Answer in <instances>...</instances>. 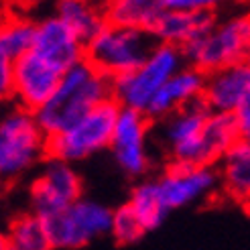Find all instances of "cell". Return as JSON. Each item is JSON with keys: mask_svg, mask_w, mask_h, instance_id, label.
Returning a JSON list of instances; mask_svg holds the SVG:
<instances>
[{"mask_svg": "<svg viewBox=\"0 0 250 250\" xmlns=\"http://www.w3.org/2000/svg\"><path fill=\"white\" fill-rule=\"evenodd\" d=\"M108 98H112V80L82 59L63 71L53 96L35 112V116L47 136H51Z\"/></svg>", "mask_w": 250, "mask_h": 250, "instance_id": "6da1fadb", "label": "cell"}, {"mask_svg": "<svg viewBox=\"0 0 250 250\" xmlns=\"http://www.w3.org/2000/svg\"><path fill=\"white\" fill-rule=\"evenodd\" d=\"M49 136L27 108L12 110L0 120V181L12 183L47 157Z\"/></svg>", "mask_w": 250, "mask_h": 250, "instance_id": "7a4b0ae2", "label": "cell"}, {"mask_svg": "<svg viewBox=\"0 0 250 250\" xmlns=\"http://www.w3.org/2000/svg\"><path fill=\"white\" fill-rule=\"evenodd\" d=\"M157 39L151 31L106 22L85 41L83 59L106 78L116 80L139 67L151 53Z\"/></svg>", "mask_w": 250, "mask_h": 250, "instance_id": "3957f363", "label": "cell"}, {"mask_svg": "<svg viewBox=\"0 0 250 250\" xmlns=\"http://www.w3.org/2000/svg\"><path fill=\"white\" fill-rule=\"evenodd\" d=\"M185 61L204 73L224 65L246 61L250 53V10L214 19L209 29L193 43L183 47Z\"/></svg>", "mask_w": 250, "mask_h": 250, "instance_id": "277c9868", "label": "cell"}, {"mask_svg": "<svg viewBox=\"0 0 250 250\" xmlns=\"http://www.w3.org/2000/svg\"><path fill=\"white\" fill-rule=\"evenodd\" d=\"M120 108L122 106L114 100V96L100 102L87 114L69 124L67 128L49 136L47 157L67 161V163H78V161L106 151L110 146Z\"/></svg>", "mask_w": 250, "mask_h": 250, "instance_id": "5b68a950", "label": "cell"}, {"mask_svg": "<svg viewBox=\"0 0 250 250\" xmlns=\"http://www.w3.org/2000/svg\"><path fill=\"white\" fill-rule=\"evenodd\" d=\"M185 63L187 61L181 47L157 41L139 67L112 80V96L122 108L146 112L155 94Z\"/></svg>", "mask_w": 250, "mask_h": 250, "instance_id": "8992f818", "label": "cell"}, {"mask_svg": "<svg viewBox=\"0 0 250 250\" xmlns=\"http://www.w3.org/2000/svg\"><path fill=\"white\" fill-rule=\"evenodd\" d=\"M208 116V106L202 100H195L159 120V141L171 163L214 165L206 143Z\"/></svg>", "mask_w": 250, "mask_h": 250, "instance_id": "52a82bcc", "label": "cell"}, {"mask_svg": "<svg viewBox=\"0 0 250 250\" xmlns=\"http://www.w3.org/2000/svg\"><path fill=\"white\" fill-rule=\"evenodd\" d=\"M112 211L108 206L94 199L78 197L67 208L45 218L51 248L76 250L104 238L112 228Z\"/></svg>", "mask_w": 250, "mask_h": 250, "instance_id": "ba28073f", "label": "cell"}, {"mask_svg": "<svg viewBox=\"0 0 250 250\" xmlns=\"http://www.w3.org/2000/svg\"><path fill=\"white\" fill-rule=\"evenodd\" d=\"M145 112L132 108H120L114 132L110 139V151L118 167L130 175L141 177L151 167V151H148V130L151 124Z\"/></svg>", "mask_w": 250, "mask_h": 250, "instance_id": "9c48e42d", "label": "cell"}, {"mask_svg": "<svg viewBox=\"0 0 250 250\" xmlns=\"http://www.w3.org/2000/svg\"><path fill=\"white\" fill-rule=\"evenodd\" d=\"M159 191L169 209L204 202L220 187V173L214 165L171 163L157 179Z\"/></svg>", "mask_w": 250, "mask_h": 250, "instance_id": "30bf717a", "label": "cell"}, {"mask_svg": "<svg viewBox=\"0 0 250 250\" xmlns=\"http://www.w3.org/2000/svg\"><path fill=\"white\" fill-rule=\"evenodd\" d=\"M65 69L55 65L41 53L29 49L27 53L15 59L12 69V98L19 100L21 108L37 112L49 98L53 96L55 87Z\"/></svg>", "mask_w": 250, "mask_h": 250, "instance_id": "8fae6325", "label": "cell"}, {"mask_svg": "<svg viewBox=\"0 0 250 250\" xmlns=\"http://www.w3.org/2000/svg\"><path fill=\"white\" fill-rule=\"evenodd\" d=\"M82 197V179L71 163L49 157L31 185L33 211L47 218Z\"/></svg>", "mask_w": 250, "mask_h": 250, "instance_id": "7c38bea8", "label": "cell"}, {"mask_svg": "<svg viewBox=\"0 0 250 250\" xmlns=\"http://www.w3.org/2000/svg\"><path fill=\"white\" fill-rule=\"evenodd\" d=\"M250 94V67L246 61L224 65L206 73L202 102L209 112L234 114L242 100Z\"/></svg>", "mask_w": 250, "mask_h": 250, "instance_id": "4fadbf2b", "label": "cell"}, {"mask_svg": "<svg viewBox=\"0 0 250 250\" xmlns=\"http://www.w3.org/2000/svg\"><path fill=\"white\" fill-rule=\"evenodd\" d=\"M31 49L47 57L49 61H53L61 69H67L83 59L85 41L73 33L59 17L53 15L37 22Z\"/></svg>", "mask_w": 250, "mask_h": 250, "instance_id": "5bb4252c", "label": "cell"}, {"mask_svg": "<svg viewBox=\"0 0 250 250\" xmlns=\"http://www.w3.org/2000/svg\"><path fill=\"white\" fill-rule=\"evenodd\" d=\"M204 82H206V73L202 69L185 63L155 94L145 114L151 120H161L163 116L171 114V112L191 104L195 100H202Z\"/></svg>", "mask_w": 250, "mask_h": 250, "instance_id": "9a60e30c", "label": "cell"}, {"mask_svg": "<svg viewBox=\"0 0 250 250\" xmlns=\"http://www.w3.org/2000/svg\"><path fill=\"white\" fill-rule=\"evenodd\" d=\"M214 12H185L167 8L155 24L153 35L161 43L177 45L183 49L193 43L197 37H202L214 22Z\"/></svg>", "mask_w": 250, "mask_h": 250, "instance_id": "2e32d148", "label": "cell"}, {"mask_svg": "<svg viewBox=\"0 0 250 250\" xmlns=\"http://www.w3.org/2000/svg\"><path fill=\"white\" fill-rule=\"evenodd\" d=\"M220 185L232 199L250 208V141H238L220 159Z\"/></svg>", "mask_w": 250, "mask_h": 250, "instance_id": "e0dca14e", "label": "cell"}, {"mask_svg": "<svg viewBox=\"0 0 250 250\" xmlns=\"http://www.w3.org/2000/svg\"><path fill=\"white\" fill-rule=\"evenodd\" d=\"M104 10L108 22L153 33L167 10V0H106Z\"/></svg>", "mask_w": 250, "mask_h": 250, "instance_id": "ac0fdd59", "label": "cell"}, {"mask_svg": "<svg viewBox=\"0 0 250 250\" xmlns=\"http://www.w3.org/2000/svg\"><path fill=\"white\" fill-rule=\"evenodd\" d=\"M55 17H59L83 41L94 37L108 22L100 0H57Z\"/></svg>", "mask_w": 250, "mask_h": 250, "instance_id": "d6986e66", "label": "cell"}, {"mask_svg": "<svg viewBox=\"0 0 250 250\" xmlns=\"http://www.w3.org/2000/svg\"><path fill=\"white\" fill-rule=\"evenodd\" d=\"M6 238H8V248L12 250H49L51 248L45 218L39 216L37 211L17 216L8 224Z\"/></svg>", "mask_w": 250, "mask_h": 250, "instance_id": "ffe728a7", "label": "cell"}, {"mask_svg": "<svg viewBox=\"0 0 250 250\" xmlns=\"http://www.w3.org/2000/svg\"><path fill=\"white\" fill-rule=\"evenodd\" d=\"M128 206L132 208L134 214L139 216V220H141V224L145 226L146 232L159 228L161 224L165 222L167 214L171 211L165 204L163 195H161V191H159L157 179L143 181V183L136 185L132 189V193H130Z\"/></svg>", "mask_w": 250, "mask_h": 250, "instance_id": "44dd1931", "label": "cell"}, {"mask_svg": "<svg viewBox=\"0 0 250 250\" xmlns=\"http://www.w3.org/2000/svg\"><path fill=\"white\" fill-rule=\"evenodd\" d=\"M37 22L24 17H6L0 21V49L10 57H21L33 47Z\"/></svg>", "mask_w": 250, "mask_h": 250, "instance_id": "7402d4cb", "label": "cell"}, {"mask_svg": "<svg viewBox=\"0 0 250 250\" xmlns=\"http://www.w3.org/2000/svg\"><path fill=\"white\" fill-rule=\"evenodd\" d=\"M145 234H146V230H145V226L141 224L139 216H136L134 211H132V208L128 206V202L112 211L110 236L118 244H124V246L134 244V242H139Z\"/></svg>", "mask_w": 250, "mask_h": 250, "instance_id": "603a6c76", "label": "cell"}, {"mask_svg": "<svg viewBox=\"0 0 250 250\" xmlns=\"http://www.w3.org/2000/svg\"><path fill=\"white\" fill-rule=\"evenodd\" d=\"M12 69H15V57L0 49V104L12 98Z\"/></svg>", "mask_w": 250, "mask_h": 250, "instance_id": "cb8c5ba5", "label": "cell"}, {"mask_svg": "<svg viewBox=\"0 0 250 250\" xmlns=\"http://www.w3.org/2000/svg\"><path fill=\"white\" fill-rule=\"evenodd\" d=\"M222 0H167V8L185 12H214Z\"/></svg>", "mask_w": 250, "mask_h": 250, "instance_id": "d4e9b609", "label": "cell"}, {"mask_svg": "<svg viewBox=\"0 0 250 250\" xmlns=\"http://www.w3.org/2000/svg\"><path fill=\"white\" fill-rule=\"evenodd\" d=\"M234 120H236V126H238L240 139L242 141H250V94L242 100V104L236 108Z\"/></svg>", "mask_w": 250, "mask_h": 250, "instance_id": "484cf974", "label": "cell"}, {"mask_svg": "<svg viewBox=\"0 0 250 250\" xmlns=\"http://www.w3.org/2000/svg\"><path fill=\"white\" fill-rule=\"evenodd\" d=\"M12 2L19 4V6H37V4L47 2V0H12Z\"/></svg>", "mask_w": 250, "mask_h": 250, "instance_id": "4316f807", "label": "cell"}, {"mask_svg": "<svg viewBox=\"0 0 250 250\" xmlns=\"http://www.w3.org/2000/svg\"><path fill=\"white\" fill-rule=\"evenodd\" d=\"M0 250H8V238L4 230H0Z\"/></svg>", "mask_w": 250, "mask_h": 250, "instance_id": "83f0119b", "label": "cell"}, {"mask_svg": "<svg viewBox=\"0 0 250 250\" xmlns=\"http://www.w3.org/2000/svg\"><path fill=\"white\" fill-rule=\"evenodd\" d=\"M246 63H248V67H250V53H248V57H246Z\"/></svg>", "mask_w": 250, "mask_h": 250, "instance_id": "f1b7e54d", "label": "cell"}, {"mask_svg": "<svg viewBox=\"0 0 250 250\" xmlns=\"http://www.w3.org/2000/svg\"><path fill=\"white\" fill-rule=\"evenodd\" d=\"M100 2H106V0H100Z\"/></svg>", "mask_w": 250, "mask_h": 250, "instance_id": "f546056e", "label": "cell"}]
</instances>
